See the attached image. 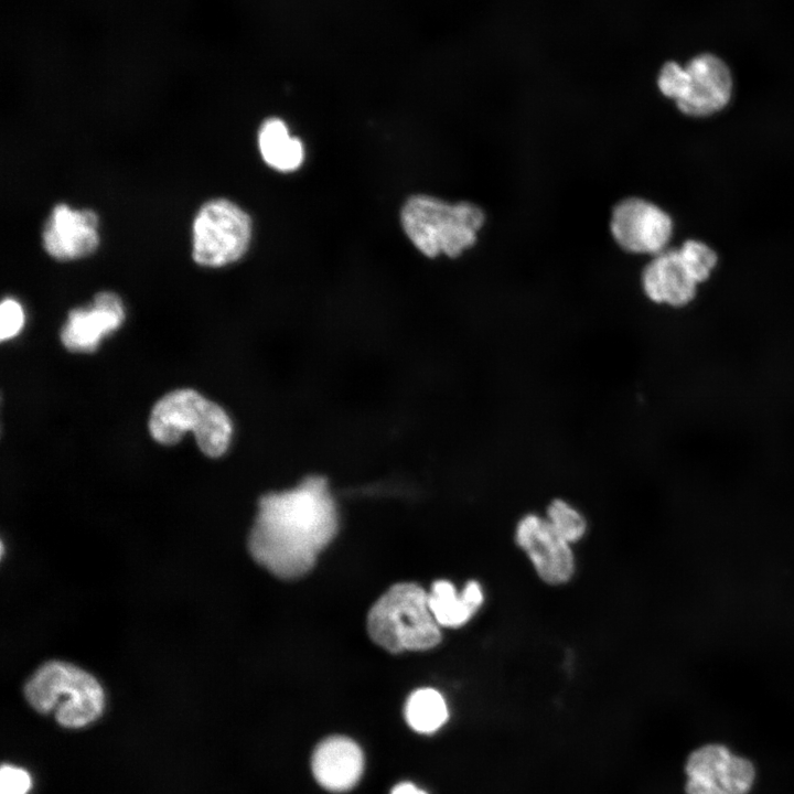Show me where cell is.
I'll list each match as a JSON object with an SVG mask.
<instances>
[{
  "mask_svg": "<svg viewBox=\"0 0 794 794\" xmlns=\"http://www.w3.org/2000/svg\"><path fill=\"white\" fill-rule=\"evenodd\" d=\"M337 527V508L326 480L310 475L260 497L248 550L273 576L300 578L312 569Z\"/></svg>",
  "mask_w": 794,
  "mask_h": 794,
  "instance_id": "obj_1",
  "label": "cell"
},
{
  "mask_svg": "<svg viewBox=\"0 0 794 794\" xmlns=\"http://www.w3.org/2000/svg\"><path fill=\"white\" fill-rule=\"evenodd\" d=\"M149 431L160 444L173 446L192 431L200 450L210 458L229 448L234 427L226 410L194 389H175L159 399L150 414Z\"/></svg>",
  "mask_w": 794,
  "mask_h": 794,
  "instance_id": "obj_2",
  "label": "cell"
},
{
  "mask_svg": "<svg viewBox=\"0 0 794 794\" xmlns=\"http://www.w3.org/2000/svg\"><path fill=\"white\" fill-rule=\"evenodd\" d=\"M24 695L37 712H54L56 721L71 729L92 723L105 708L100 683L83 668L63 661L41 665L26 682Z\"/></svg>",
  "mask_w": 794,
  "mask_h": 794,
  "instance_id": "obj_3",
  "label": "cell"
},
{
  "mask_svg": "<svg viewBox=\"0 0 794 794\" xmlns=\"http://www.w3.org/2000/svg\"><path fill=\"white\" fill-rule=\"evenodd\" d=\"M440 627L430 611L428 592L414 582L391 586L367 615L371 639L390 653L437 646L442 639Z\"/></svg>",
  "mask_w": 794,
  "mask_h": 794,
  "instance_id": "obj_4",
  "label": "cell"
},
{
  "mask_svg": "<svg viewBox=\"0 0 794 794\" xmlns=\"http://www.w3.org/2000/svg\"><path fill=\"white\" fill-rule=\"evenodd\" d=\"M400 217L406 235L428 257L461 255L474 245L485 219L473 203L451 204L423 194L411 196Z\"/></svg>",
  "mask_w": 794,
  "mask_h": 794,
  "instance_id": "obj_5",
  "label": "cell"
},
{
  "mask_svg": "<svg viewBox=\"0 0 794 794\" xmlns=\"http://www.w3.org/2000/svg\"><path fill=\"white\" fill-rule=\"evenodd\" d=\"M251 233V218L240 206L228 198H211L192 222V258L206 268L233 264L246 254Z\"/></svg>",
  "mask_w": 794,
  "mask_h": 794,
  "instance_id": "obj_6",
  "label": "cell"
},
{
  "mask_svg": "<svg viewBox=\"0 0 794 794\" xmlns=\"http://www.w3.org/2000/svg\"><path fill=\"white\" fill-rule=\"evenodd\" d=\"M514 538L544 582L560 586L571 580L576 571L571 544L550 526L544 515L524 514L516 523Z\"/></svg>",
  "mask_w": 794,
  "mask_h": 794,
  "instance_id": "obj_7",
  "label": "cell"
},
{
  "mask_svg": "<svg viewBox=\"0 0 794 794\" xmlns=\"http://www.w3.org/2000/svg\"><path fill=\"white\" fill-rule=\"evenodd\" d=\"M610 230L624 250L656 255L669 242L673 223L667 213L652 202L629 197L619 202L611 214Z\"/></svg>",
  "mask_w": 794,
  "mask_h": 794,
  "instance_id": "obj_8",
  "label": "cell"
},
{
  "mask_svg": "<svg viewBox=\"0 0 794 794\" xmlns=\"http://www.w3.org/2000/svg\"><path fill=\"white\" fill-rule=\"evenodd\" d=\"M41 239L45 253L55 260L85 258L99 246V217L92 208L58 203L44 223Z\"/></svg>",
  "mask_w": 794,
  "mask_h": 794,
  "instance_id": "obj_9",
  "label": "cell"
},
{
  "mask_svg": "<svg viewBox=\"0 0 794 794\" xmlns=\"http://www.w3.org/2000/svg\"><path fill=\"white\" fill-rule=\"evenodd\" d=\"M685 66L686 81L682 97L675 103L690 116H708L726 107L732 93V76L717 55L701 53Z\"/></svg>",
  "mask_w": 794,
  "mask_h": 794,
  "instance_id": "obj_10",
  "label": "cell"
},
{
  "mask_svg": "<svg viewBox=\"0 0 794 794\" xmlns=\"http://www.w3.org/2000/svg\"><path fill=\"white\" fill-rule=\"evenodd\" d=\"M125 320V307L112 291L95 294L93 303L68 312L61 331L63 345L72 352H93L103 337L119 329Z\"/></svg>",
  "mask_w": 794,
  "mask_h": 794,
  "instance_id": "obj_11",
  "label": "cell"
},
{
  "mask_svg": "<svg viewBox=\"0 0 794 794\" xmlns=\"http://www.w3.org/2000/svg\"><path fill=\"white\" fill-rule=\"evenodd\" d=\"M641 286L651 302L675 309L688 305L698 288L678 249L654 255L643 269Z\"/></svg>",
  "mask_w": 794,
  "mask_h": 794,
  "instance_id": "obj_12",
  "label": "cell"
},
{
  "mask_svg": "<svg viewBox=\"0 0 794 794\" xmlns=\"http://www.w3.org/2000/svg\"><path fill=\"white\" fill-rule=\"evenodd\" d=\"M364 757L361 748L345 737L323 740L312 757V771L316 781L326 790L343 792L352 788L361 779Z\"/></svg>",
  "mask_w": 794,
  "mask_h": 794,
  "instance_id": "obj_13",
  "label": "cell"
},
{
  "mask_svg": "<svg viewBox=\"0 0 794 794\" xmlns=\"http://www.w3.org/2000/svg\"><path fill=\"white\" fill-rule=\"evenodd\" d=\"M430 611L441 627L466 624L484 603V591L476 580H470L457 591L449 580H437L428 592Z\"/></svg>",
  "mask_w": 794,
  "mask_h": 794,
  "instance_id": "obj_14",
  "label": "cell"
},
{
  "mask_svg": "<svg viewBox=\"0 0 794 794\" xmlns=\"http://www.w3.org/2000/svg\"><path fill=\"white\" fill-rule=\"evenodd\" d=\"M258 147L264 161L271 168L290 172L303 162L304 149L300 139L290 136L279 118L265 120L258 131Z\"/></svg>",
  "mask_w": 794,
  "mask_h": 794,
  "instance_id": "obj_15",
  "label": "cell"
},
{
  "mask_svg": "<svg viewBox=\"0 0 794 794\" xmlns=\"http://www.w3.org/2000/svg\"><path fill=\"white\" fill-rule=\"evenodd\" d=\"M407 723L419 733H433L439 730L449 718L446 699L433 688L415 690L405 705Z\"/></svg>",
  "mask_w": 794,
  "mask_h": 794,
  "instance_id": "obj_16",
  "label": "cell"
},
{
  "mask_svg": "<svg viewBox=\"0 0 794 794\" xmlns=\"http://www.w3.org/2000/svg\"><path fill=\"white\" fill-rule=\"evenodd\" d=\"M544 516L550 526L571 545L581 540L588 530V523L582 512L561 497H556L548 503Z\"/></svg>",
  "mask_w": 794,
  "mask_h": 794,
  "instance_id": "obj_17",
  "label": "cell"
},
{
  "mask_svg": "<svg viewBox=\"0 0 794 794\" xmlns=\"http://www.w3.org/2000/svg\"><path fill=\"white\" fill-rule=\"evenodd\" d=\"M732 754L720 744H708L695 750L687 759L688 779L719 782V779Z\"/></svg>",
  "mask_w": 794,
  "mask_h": 794,
  "instance_id": "obj_18",
  "label": "cell"
},
{
  "mask_svg": "<svg viewBox=\"0 0 794 794\" xmlns=\"http://www.w3.org/2000/svg\"><path fill=\"white\" fill-rule=\"evenodd\" d=\"M678 250L696 282H705L716 267V253L706 244L694 239L685 242Z\"/></svg>",
  "mask_w": 794,
  "mask_h": 794,
  "instance_id": "obj_19",
  "label": "cell"
},
{
  "mask_svg": "<svg viewBox=\"0 0 794 794\" xmlns=\"http://www.w3.org/2000/svg\"><path fill=\"white\" fill-rule=\"evenodd\" d=\"M754 777L753 764L748 759L732 754L718 783L730 794H748Z\"/></svg>",
  "mask_w": 794,
  "mask_h": 794,
  "instance_id": "obj_20",
  "label": "cell"
},
{
  "mask_svg": "<svg viewBox=\"0 0 794 794\" xmlns=\"http://www.w3.org/2000/svg\"><path fill=\"white\" fill-rule=\"evenodd\" d=\"M685 81V66L670 61L662 66L657 76V86L664 96L676 103L683 95Z\"/></svg>",
  "mask_w": 794,
  "mask_h": 794,
  "instance_id": "obj_21",
  "label": "cell"
},
{
  "mask_svg": "<svg viewBox=\"0 0 794 794\" xmlns=\"http://www.w3.org/2000/svg\"><path fill=\"white\" fill-rule=\"evenodd\" d=\"M24 311L19 301L6 298L0 305V339L1 341L14 337L24 325Z\"/></svg>",
  "mask_w": 794,
  "mask_h": 794,
  "instance_id": "obj_22",
  "label": "cell"
},
{
  "mask_svg": "<svg viewBox=\"0 0 794 794\" xmlns=\"http://www.w3.org/2000/svg\"><path fill=\"white\" fill-rule=\"evenodd\" d=\"M0 794H26L31 787L29 773L13 765H2Z\"/></svg>",
  "mask_w": 794,
  "mask_h": 794,
  "instance_id": "obj_23",
  "label": "cell"
},
{
  "mask_svg": "<svg viewBox=\"0 0 794 794\" xmlns=\"http://www.w3.org/2000/svg\"><path fill=\"white\" fill-rule=\"evenodd\" d=\"M687 794H730L719 783L700 779H688Z\"/></svg>",
  "mask_w": 794,
  "mask_h": 794,
  "instance_id": "obj_24",
  "label": "cell"
},
{
  "mask_svg": "<svg viewBox=\"0 0 794 794\" xmlns=\"http://www.w3.org/2000/svg\"><path fill=\"white\" fill-rule=\"evenodd\" d=\"M390 794H427L425 791L418 788L416 785L404 782L397 784L390 792Z\"/></svg>",
  "mask_w": 794,
  "mask_h": 794,
  "instance_id": "obj_25",
  "label": "cell"
}]
</instances>
